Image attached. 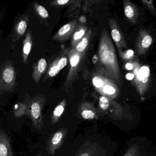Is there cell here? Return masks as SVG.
<instances>
[{"label": "cell", "mask_w": 156, "mask_h": 156, "mask_svg": "<svg viewBox=\"0 0 156 156\" xmlns=\"http://www.w3.org/2000/svg\"><path fill=\"white\" fill-rule=\"evenodd\" d=\"M99 54L101 63L105 67L108 76L117 84H122V77L115 47L106 31L102 36Z\"/></svg>", "instance_id": "1"}, {"label": "cell", "mask_w": 156, "mask_h": 156, "mask_svg": "<svg viewBox=\"0 0 156 156\" xmlns=\"http://www.w3.org/2000/svg\"><path fill=\"white\" fill-rule=\"evenodd\" d=\"M109 24L111 29V34L113 41L119 54L124 52V50L127 48L126 42L123 35L122 30L117 22L113 19L109 20Z\"/></svg>", "instance_id": "2"}, {"label": "cell", "mask_w": 156, "mask_h": 156, "mask_svg": "<svg viewBox=\"0 0 156 156\" xmlns=\"http://www.w3.org/2000/svg\"><path fill=\"white\" fill-rule=\"evenodd\" d=\"M151 35L145 30H141L139 33L136 42V49L139 55H142L147 52L152 44Z\"/></svg>", "instance_id": "3"}, {"label": "cell", "mask_w": 156, "mask_h": 156, "mask_svg": "<svg viewBox=\"0 0 156 156\" xmlns=\"http://www.w3.org/2000/svg\"><path fill=\"white\" fill-rule=\"evenodd\" d=\"M124 3V13L126 18L132 24L136 23L138 19L139 12L137 7L134 3L128 0H125Z\"/></svg>", "instance_id": "4"}, {"label": "cell", "mask_w": 156, "mask_h": 156, "mask_svg": "<svg viewBox=\"0 0 156 156\" xmlns=\"http://www.w3.org/2000/svg\"><path fill=\"white\" fill-rule=\"evenodd\" d=\"M145 67H142L141 69L139 71L138 73H136V79H135V83L136 84L137 86L138 90H139L140 88V85H142V87H144V90H146L145 84L147 83L148 80L149 74L148 73H145L147 70V68L145 70Z\"/></svg>", "instance_id": "5"}, {"label": "cell", "mask_w": 156, "mask_h": 156, "mask_svg": "<svg viewBox=\"0 0 156 156\" xmlns=\"http://www.w3.org/2000/svg\"><path fill=\"white\" fill-rule=\"evenodd\" d=\"M68 63V60L66 57H62L59 61H58L57 63L51 67L49 69V76L51 77H54L59 73L61 70L64 68Z\"/></svg>", "instance_id": "6"}, {"label": "cell", "mask_w": 156, "mask_h": 156, "mask_svg": "<svg viewBox=\"0 0 156 156\" xmlns=\"http://www.w3.org/2000/svg\"><path fill=\"white\" fill-rule=\"evenodd\" d=\"M14 78V72L12 69L8 68L4 70L3 73V78L6 83H11L13 81Z\"/></svg>", "instance_id": "7"}, {"label": "cell", "mask_w": 156, "mask_h": 156, "mask_svg": "<svg viewBox=\"0 0 156 156\" xmlns=\"http://www.w3.org/2000/svg\"><path fill=\"white\" fill-rule=\"evenodd\" d=\"M31 114L33 117L35 119L39 118L41 115V107L38 103H34L32 105Z\"/></svg>", "instance_id": "8"}, {"label": "cell", "mask_w": 156, "mask_h": 156, "mask_svg": "<svg viewBox=\"0 0 156 156\" xmlns=\"http://www.w3.org/2000/svg\"><path fill=\"white\" fill-rule=\"evenodd\" d=\"M140 2L143 3V5L148 9L150 12L153 14L154 16L156 17V10L155 9L154 6H153V1H146L142 0Z\"/></svg>", "instance_id": "9"}, {"label": "cell", "mask_w": 156, "mask_h": 156, "mask_svg": "<svg viewBox=\"0 0 156 156\" xmlns=\"http://www.w3.org/2000/svg\"><path fill=\"white\" fill-rule=\"evenodd\" d=\"M109 105V100L105 96H101L99 98V106L104 110L108 109Z\"/></svg>", "instance_id": "10"}, {"label": "cell", "mask_w": 156, "mask_h": 156, "mask_svg": "<svg viewBox=\"0 0 156 156\" xmlns=\"http://www.w3.org/2000/svg\"><path fill=\"white\" fill-rule=\"evenodd\" d=\"M46 66H47V62L45 59L42 58L38 62V67H37V70L38 73L41 74L46 69Z\"/></svg>", "instance_id": "11"}, {"label": "cell", "mask_w": 156, "mask_h": 156, "mask_svg": "<svg viewBox=\"0 0 156 156\" xmlns=\"http://www.w3.org/2000/svg\"><path fill=\"white\" fill-rule=\"evenodd\" d=\"M88 44V41L87 38H84L76 46V50L79 52L83 51L87 47Z\"/></svg>", "instance_id": "12"}, {"label": "cell", "mask_w": 156, "mask_h": 156, "mask_svg": "<svg viewBox=\"0 0 156 156\" xmlns=\"http://www.w3.org/2000/svg\"><path fill=\"white\" fill-rule=\"evenodd\" d=\"M82 115L85 119H93L95 117V114L91 110H84L82 112Z\"/></svg>", "instance_id": "13"}, {"label": "cell", "mask_w": 156, "mask_h": 156, "mask_svg": "<svg viewBox=\"0 0 156 156\" xmlns=\"http://www.w3.org/2000/svg\"><path fill=\"white\" fill-rule=\"evenodd\" d=\"M27 23L25 21H22L19 23L18 28V33L20 35L24 34L27 29Z\"/></svg>", "instance_id": "14"}, {"label": "cell", "mask_w": 156, "mask_h": 156, "mask_svg": "<svg viewBox=\"0 0 156 156\" xmlns=\"http://www.w3.org/2000/svg\"><path fill=\"white\" fill-rule=\"evenodd\" d=\"M120 57L124 60H129L134 55V52L132 50H129L126 52H123L119 54Z\"/></svg>", "instance_id": "15"}, {"label": "cell", "mask_w": 156, "mask_h": 156, "mask_svg": "<svg viewBox=\"0 0 156 156\" xmlns=\"http://www.w3.org/2000/svg\"><path fill=\"white\" fill-rule=\"evenodd\" d=\"M63 137V134L62 132H58L55 134L52 139V143L53 145H57L59 143Z\"/></svg>", "instance_id": "16"}, {"label": "cell", "mask_w": 156, "mask_h": 156, "mask_svg": "<svg viewBox=\"0 0 156 156\" xmlns=\"http://www.w3.org/2000/svg\"><path fill=\"white\" fill-rule=\"evenodd\" d=\"M38 12L39 15L43 19H46L49 17L48 11L43 6H39L38 8Z\"/></svg>", "instance_id": "17"}, {"label": "cell", "mask_w": 156, "mask_h": 156, "mask_svg": "<svg viewBox=\"0 0 156 156\" xmlns=\"http://www.w3.org/2000/svg\"><path fill=\"white\" fill-rule=\"evenodd\" d=\"M71 25L69 23L65 24L60 29L58 32V34L60 36L65 35L71 30Z\"/></svg>", "instance_id": "18"}, {"label": "cell", "mask_w": 156, "mask_h": 156, "mask_svg": "<svg viewBox=\"0 0 156 156\" xmlns=\"http://www.w3.org/2000/svg\"><path fill=\"white\" fill-rule=\"evenodd\" d=\"M64 107L62 105H60L56 107L54 111V115L56 117H59L63 113Z\"/></svg>", "instance_id": "19"}, {"label": "cell", "mask_w": 156, "mask_h": 156, "mask_svg": "<svg viewBox=\"0 0 156 156\" xmlns=\"http://www.w3.org/2000/svg\"><path fill=\"white\" fill-rule=\"evenodd\" d=\"M103 83V79L99 76H95L93 79V83L97 88H101Z\"/></svg>", "instance_id": "20"}, {"label": "cell", "mask_w": 156, "mask_h": 156, "mask_svg": "<svg viewBox=\"0 0 156 156\" xmlns=\"http://www.w3.org/2000/svg\"><path fill=\"white\" fill-rule=\"evenodd\" d=\"M79 60H80V56L78 55H75L72 56L70 60L71 66L73 67L76 66L79 62Z\"/></svg>", "instance_id": "21"}, {"label": "cell", "mask_w": 156, "mask_h": 156, "mask_svg": "<svg viewBox=\"0 0 156 156\" xmlns=\"http://www.w3.org/2000/svg\"><path fill=\"white\" fill-rule=\"evenodd\" d=\"M124 156H137V148L133 146L128 151Z\"/></svg>", "instance_id": "22"}, {"label": "cell", "mask_w": 156, "mask_h": 156, "mask_svg": "<svg viewBox=\"0 0 156 156\" xmlns=\"http://www.w3.org/2000/svg\"><path fill=\"white\" fill-rule=\"evenodd\" d=\"M31 48V44L30 42H28L24 44L23 49V53H24V55L27 56L30 54Z\"/></svg>", "instance_id": "23"}, {"label": "cell", "mask_w": 156, "mask_h": 156, "mask_svg": "<svg viewBox=\"0 0 156 156\" xmlns=\"http://www.w3.org/2000/svg\"><path fill=\"white\" fill-rule=\"evenodd\" d=\"M85 30H80L76 32L74 34L73 38L75 40H78L82 38L84 35Z\"/></svg>", "instance_id": "24"}, {"label": "cell", "mask_w": 156, "mask_h": 156, "mask_svg": "<svg viewBox=\"0 0 156 156\" xmlns=\"http://www.w3.org/2000/svg\"><path fill=\"white\" fill-rule=\"evenodd\" d=\"M69 2L68 0H59L57 1V3L60 5H65Z\"/></svg>", "instance_id": "25"}, {"label": "cell", "mask_w": 156, "mask_h": 156, "mask_svg": "<svg viewBox=\"0 0 156 156\" xmlns=\"http://www.w3.org/2000/svg\"><path fill=\"white\" fill-rule=\"evenodd\" d=\"M126 68L128 70H131V69L133 68V66H132V65L130 64L129 63H128L126 65Z\"/></svg>", "instance_id": "26"}, {"label": "cell", "mask_w": 156, "mask_h": 156, "mask_svg": "<svg viewBox=\"0 0 156 156\" xmlns=\"http://www.w3.org/2000/svg\"><path fill=\"white\" fill-rule=\"evenodd\" d=\"M80 156H89V155L87 154V153H83V154H82Z\"/></svg>", "instance_id": "27"}]
</instances>
